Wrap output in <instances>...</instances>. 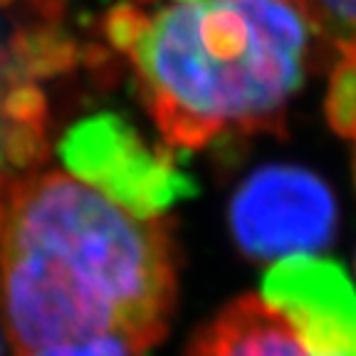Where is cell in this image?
Wrapping results in <instances>:
<instances>
[{
    "instance_id": "6da1fadb",
    "label": "cell",
    "mask_w": 356,
    "mask_h": 356,
    "mask_svg": "<svg viewBox=\"0 0 356 356\" xmlns=\"http://www.w3.org/2000/svg\"><path fill=\"white\" fill-rule=\"evenodd\" d=\"M176 300L168 225L67 173H30L0 216V309L17 356L114 337L139 356Z\"/></svg>"
},
{
    "instance_id": "7a4b0ae2",
    "label": "cell",
    "mask_w": 356,
    "mask_h": 356,
    "mask_svg": "<svg viewBox=\"0 0 356 356\" xmlns=\"http://www.w3.org/2000/svg\"><path fill=\"white\" fill-rule=\"evenodd\" d=\"M104 33L134 67L144 104L176 149L277 129L305 77L309 17L297 0L119 3Z\"/></svg>"
},
{
    "instance_id": "3957f363",
    "label": "cell",
    "mask_w": 356,
    "mask_h": 356,
    "mask_svg": "<svg viewBox=\"0 0 356 356\" xmlns=\"http://www.w3.org/2000/svg\"><path fill=\"white\" fill-rule=\"evenodd\" d=\"M74 178L139 218L161 216L178 198L195 193L171 151L151 149L139 131L114 114L74 124L60 144Z\"/></svg>"
},
{
    "instance_id": "277c9868",
    "label": "cell",
    "mask_w": 356,
    "mask_h": 356,
    "mask_svg": "<svg viewBox=\"0 0 356 356\" xmlns=\"http://www.w3.org/2000/svg\"><path fill=\"white\" fill-rule=\"evenodd\" d=\"M337 206L322 178L297 166H265L238 188L230 228L257 260L319 250L332 240Z\"/></svg>"
},
{
    "instance_id": "5b68a950",
    "label": "cell",
    "mask_w": 356,
    "mask_h": 356,
    "mask_svg": "<svg viewBox=\"0 0 356 356\" xmlns=\"http://www.w3.org/2000/svg\"><path fill=\"white\" fill-rule=\"evenodd\" d=\"M262 300L314 356H356V292L344 270L312 255H289L267 273Z\"/></svg>"
},
{
    "instance_id": "8992f818",
    "label": "cell",
    "mask_w": 356,
    "mask_h": 356,
    "mask_svg": "<svg viewBox=\"0 0 356 356\" xmlns=\"http://www.w3.org/2000/svg\"><path fill=\"white\" fill-rule=\"evenodd\" d=\"M188 356H314L262 297H240L198 334Z\"/></svg>"
},
{
    "instance_id": "52a82bcc",
    "label": "cell",
    "mask_w": 356,
    "mask_h": 356,
    "mask_svg": "<svg viewBox=\"0 0 356 356\" xmlns=\"http://www.w3.org/2000/svg\"><path fill=\"white\" fill-rule=\"evenodd\" d=\"M314 33L332 42L337 55L356 50V0H297Z\"/></svg>"
},
{
    "instance_id": "ba28073f",
    "label": "cell",
    "mask_w": 356,
    "mask_h": 356,
    "mask_svg": "<svg viewBox=\"0 0 356 356\" xmlns=\"http://www.w3.org/2000/svg\"><path fill=\"white\" fill-rule=\"evenodd\" d=\"M28 356H136L114 337H95L82 341H65V344L44 346Z\"/></svg>"
},
{
    "instance_id": "9c48e42d",
    "label": "cell",
    "mask_w": 356,
    "mask_h": 356,
    "mask_svg": "<svg viewBox=\"0 0 356 356\" xmlns=\"http://www.w3.org/2000/svg\"><path fill=\"white\" fill-rule=\"evenodd\" d=\"M0 8H28L33 13L60 15V0H0Z\"/></svg>"
},
{
    "instance_id": "30bf717a",
    "label": "cell",
    "mask_w": 356,
    "mask_h": 356,
    "mask_svg": "<svg viewBox=\"0 0 356 356\" xmlns=\"http://www.w3.org/2000/svg\"><path fill=\"white\" fill-rule=\"evenodd\" d=\"M0 356H6V344H3V337H0Z\"/></svg>"
}]
</instances>
